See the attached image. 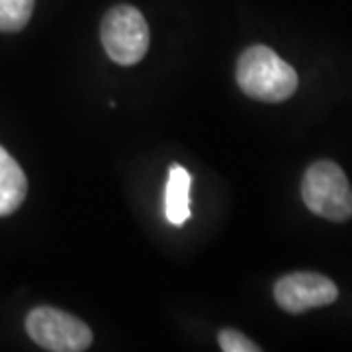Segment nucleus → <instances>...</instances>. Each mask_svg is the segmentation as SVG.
Returning <instances> with one entry per match:
<instances>
[{"label": "nucleus", "mask_w": 352, "mask_h": 352, "mask_svg": "<svg viewBox=\"0 0 352 352\" xmlns=\"http://www.w3.org/2000/svg\"><path fill=\"white\" fill-rule=\"evenodd\" d=\"M36 0H0V32H20L32 18Z\"/></svg>", "instance_id": "8"}, {"label": "nucleus", "mask_w": 352, "mask_h": 352, "mask_svg": "<svg viewBox=\"0 0 352 352\" xmlns=\"http://www.w3.org/2000/svg\"><path fill=\"white\" fill-rule=\"evenodd\" d=\"M28 194V178L10 153L0 147V217L14 214Z\"/></svg>", "instance_id": "6"}, {"label": "nucleus", "mask_w": 352, "mask_h": 352, "mask_svg": "<svg viewBox=\"0 0 352 352\" xmlns=\"http://www.w3.org/2000/svg\"><path fill=\"white\" fill-rule=\"evenodd\" d=\"M100 38L113 63L129 67L139 63L149 50V25L138 8L122 4L104 16Z\"/></svg>", "instance_id": "3"}, {"label": "nucleus", "mask_w": 352, "mask_h": 352, "mask_svg": "<svg viewBox=\"0 0 352 352\" xmlns=\"http://www.w3.org/2000/svg\"><path fill=\"white\" fill-rule=\"evenodd\" d=\"M302 198L309 212L331 221L352 217V188L346 175L333 161H317L303 175Z\"/></svg>", "instance_id": "2"}, {"label": "nucleus", "mask_w": 352, "mask_h": 352, "mask_svg": "<svg viewBox=\"0 0 352 352\" xmlns=\"http://www.w3.org/2000/svg\"><path fill=\"white\" fill-rule=\"evenodd\" d=\"M219 346L223 352H258L261 346L254 344L251 339H247L239 331L233 329H223L219 333Z\"/></svg>", "instance_id": "9"}, {"label": "nucleus", "mask_w": 352, "mask_h": 352, "mask_svg": "<svg viewBox=\"0 0 352 352\" xmlns=\"http://www.w3.org/2000/svg\"><path fill=\"white\" fill-rule=\"evenodd\" d=\"M339 298L331 278L315 272H294L280 278L274 286V300L288 314H303L314 307L329 305Z\"/></svg>", "instance_id": "5"}, {"label": "nucleus", "mask_w": 352, "mask_h": 352, "mask_svg": "<svg viewBox=\"0 0 352 352\" xmlns=\"http://www.w3.org/2000/svg\"><path fill=\"white\" fill-rule=\"evenodd\" d=\"M190 188L192 176L188 170L180 164H173L164 190V215L173 226H184L190 219Z\"/></svg>", "instance_id": "7"}, {"label": "nucleus", "mask_w": 352, "mask_h": 352, "mask_svg": "<svg viewBox=\"0 0 352 352\" xmlns=\"http://www.w3.org/2000/svg\"><path fill=\"white\" fill-rule=\"evenodd\" d=\"M237 82L254 100L282 102L296 92L298 73L270 47L252 45L239 57Z\"/></svg>", "instance_id": "1"}, {"label": "nucleus", "mask_w": 352, "mask_h": 352, "mask_svg": "<svg viewBox=\"0 0 352 352\" xmlns=\"http://www.w3.org/2000/svg\"><path fill=\"white\" fill-rule=\"evenodd\" d=\"M30 339L51 352L87 351L92 342V331L75 315L55 307H38L25 319Z\"/></svg>", "instance_id": "4"}]
</instances>
